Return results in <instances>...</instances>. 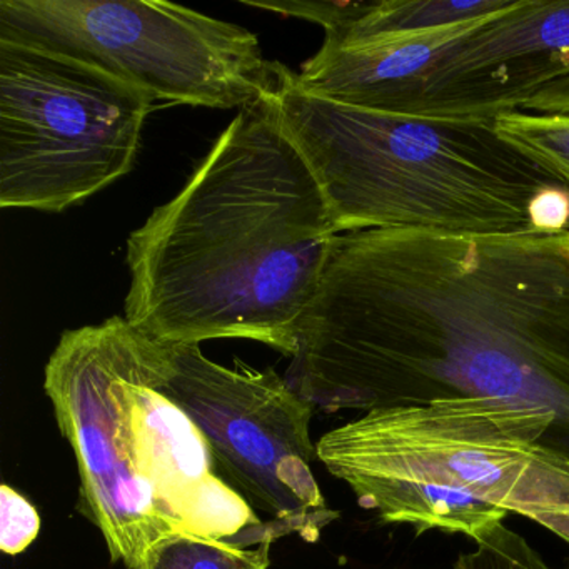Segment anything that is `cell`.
Returning <instances> with one entry per match:
<instances>
[{"mask_svg":"<svg viewBox=\"0 0 569 569\" xmlns=\"http://www.w3.org/2000/svg\"><path fill=\"white\" fill-rule=\"evenodd\" d=\"M359 506L376 511L385 522L409 525L418 532H459L478 539L511 512L468 492L436 488L406 479H359L348 485Z\"/></svg>","mask_w":569,"mask_h":569,"instance_id":"8fae6325","label":"cell"},{"mask_svg":"<svg viewBox=\"0 0 569 569\" xmlns=\"http://www.w3.org/2000/svg\"><path fill=\"white\" fill-rule=\"evenodd\" d=\"M154 99L78 59L0 41V206L62 212L132 171Z\"/></svg>","mask_w":569,"mask_h":569,"instance_id":"8992f818","label":"cell"},{"mask_svg":"<svg viewBox=\"0 0 569 569\" xmlns=\"http://www.w3.org/2000/svg\"><path fill=\"white\" fill-rule=\"evenodd\" d=\"M226 368L199 345H168L162 388L204 436L222 478L282 535L318 541L338 512L315 478V406L274 369Z\"/></svg>","mask_w":569,"mask_h":569,"instance_id":"52a82bcc","label":"cell"},{"mask_svg":"<svg viewBox=\"0 0 569 569\" xmlns=\"http://www.w3.org/2000/svg\"><path fill=\"white\" fill-rule=\"evenodd\" d=\"M489 19V18H488ZM486 21V19H485ZM479 22L418 34H325L321 49L296 72L306 91L371 111L418 116L422 88L446 46Z\"/></svg>","mask_w":569,"mask_h":569,"instance_id":"30bf717a","label":"cell"},{"mask_svg":"<svg viewBox=\"0 0 569 569\" xmlns=\"http://www.w3.org/2000/svg\"><path fill=\"white\" fill-rule=\"evenodd\" d=\"M555 415L489 398L365 412L326 432L316 455L346 485L406 479L468 492L522 516L569 506V462L551 449Z\"/></svg>","mask_w":569,"mask_h":569,"instance_id":"277c9868","label":"cell"},{"mask_svg":"<svg viewBox=\"0 0 569 569\" xmlns=\"http://www.w3.org/2000/svg\"><path fill=\"white\" fill-rule=\"evenodd\" d=\"M495 129L512 148L569 188V114L508 112L495 119Z\"/></svg>","mask_w":569,"mask_h":569,"instance_id":"5bb4252c","label":"cell"},{"mask_svg":"<svg viewBox=\"0 0 569 569\" xmlns=\"http://www.w3.org/2000/svg\"><path fill=\"white\" fill-rule=\"evenodd\" d=\"M41 532V516L28 498L11 486L0 488V549L21 555Z\"/></svg>","mask_w":569,"mask_h":569,"instance_id":"2e32d148","label":"cell"},{"mask_svg":"<svg viewBox=\"0 0 569 569\" xmlns=\"http://www.w3.org/2000/svg\"><path fill=\"white\" fill-rule=\"evenodd\" d=\"M566 569H569V566H566Z\"/></svg>","mask_w":569,"mask_h":569,"instance_id":"ffe728a7","label":"cell"},{"mask_svg":"<svg viewBox=\"0 0 569 569\" xmlns=\"http://www.w3.org/2000/svg\"><path fill=\"white\" fill-rule=\"evenodd\" d=\"M291 359L286 381L326 411L545 409L569 462V231L339 234Z\"/></svg>","mask_w":569,"mask_h":569,"instance_id":"6da1fadb","label":"cell"},{"mask_svg":"<svg viewBox=\"0 0 569 569\" xmlns=\"http://www.w3.org/2000/svg\"><path fill=\"white\" fill-rule=\"evenodd\" d=\"M339 231L269 99L239 109L178 196L129 236L126 321L168 345L292 358Z\"/></svg>","mask_w":569,"mask_h":569,"instance_id":"7a4b0ae2","label":"cell"},{"mask_svg":"<svg viewBox=\"0 0 569 569\" xmlns=\"http://www.w3.org/2000/svg\"><path fill=\"white\" fill-rule=\"evenodd\" d=\"M525 111L541 114H569V76L546 86L528 104Z\"/></svg>","mask_w":569,"mask_h":569,"instance_id":"ac0fdd59","label":"cell"},{"mask_svg":"<svg viewBox=\"0 0 569 569\" xmlns=\"http://www.w3.org/2000/svg\"><path fill=\"white\" fill-rule=\"evenodd\" d=\"M271 545L246 546L192 532L159 539L141 569H269Z\"/></svg>","mask_w":569,"mask_h":569,"instance_id":"4fadbf2b","label":"cell"},{"mask_svg":"<svg viewBox=\"0 0 569 569\" xmlns=\"http://www.w3.org/2000/svg\"><path fill=\"white\" fill-rule=\"evenodd\" d=\"M569 76V0H518L446 46L418 116L495 121Z\"/></svg>","mask_w":569,"mask_h":569,"instance_id":"9c48e42d","label":"cell"},{"mask_svg":"<svg viewBox=\"0 0 569 569\" xmlns=\"http://www.w3.org/2000/svg\"><path fill=\"white\" fill-rule=\"evenodd\" d=\"M518 0H381L366 2L365 11L341 28L326 34L369 36L418 34L455 26L485 21L508 11Z\"/></svg>","mask_w":569,"mask_h":569,"instance_id":"7c38bea8","label":"cell"},{"mask_svg":"<svg viewBox=\"0 0 569 569\" xmlns=\"http://www.w3.org/2000/svg\"><path fill=\"white\" fill-rule=\"evenodd\" d=\"M0 41L78 59L154 101L242 109L276 88L258 36L164 0H2Z\"/></svg>","mask_w":569,"mask_h":569,"instance_id":"5b68a950","label":"cell"},{"mask_svg":"<svg viewBox=\"0 0 569 569\" xmlns=\"http://www.w3.org/2000/svg\"><path fill=\"white\" fill-rule=\"evenodd\" d=\"M525 518L541 525L542 528L555 532L559 538L565 539L569 545V506H558V508L532 509L525 512Z\"/></svg>","mask_w":569,"mask_h":569,"instance_id":"d6986e66","label":"cell"},{"mask_svg":"<svg viewBox=\"0 0 569 569\" xmlns=\"http://www.w3.org/2000/svg\"><path fill=\"white\" fill-rule=\"evenodd\" d=\"M455 569H551L522 536L498 525L476 539V549L461 555Z\"/></svg>","mask_w":569,"mask_h":569,"instance_id":"9a60e30c","label":"cell"},{"mask_svg":"<svg viewBox=\"0 0 569 569\" xmlns=\"http://www.w3.org/2000/svg\"><path fill=\"white\" fill-rule=\"evenodd\" d=\"M311 168L339 234L569 231V188L496 132L495 121L392 114L306 91L276 66L268 96Z\"/></svg>","mask_w":569,"mask_h":569,"instance_id":"3957f363","label":"cell"},{"mask_svg":"<svg viewBox=\"0 0 569 569\" xmlns=\"http://www.w3.org/2000/svg\"><path fill=\"white\" fill-rule=\"evenodd\" d=\"M44 389L78 461L79 509L114 562L141 569L146 552L181 532L142 471L132 382V326L121 316L62 332Z\"/></svg>","mask_w":569,"mask_h":569,"instance_id":"ba28073f","label":"cell"},{"mask_svg":"<svg viewBox=\"0 0 569 569\" xmlns=\"http://www.w3.org/2000/svg\"><path fill=\"white\" fill-rule=\"evenodd\" d=\"M249 8L271 11L288 18L315 22L325 28V32L341 28L365 11L366 2H335V0H241Z\"/></svg>","mask_w":569,"mask_h":569,"instance_id":"e0dca14e","label":"cell"}]
</instances>
